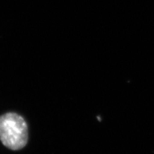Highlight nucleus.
Returning <instances> with one entry per match:
<instances>
[{
    "instance_id": "1",
    "label": "nucleus",
    "mask_w": 154,
    "mask_h": 154,
    "mask_svg": "<svg viewBox=\"0 0 154 154\" xmlns=\"http://www.w3.org/2000/svg\"><path fill=\"white\" fill-rule=\"evenodd\" d=\"M0 140L8 149L17 151L28 141V127L20 115L9 112L0 116Z\"/></svg>"
}]
</instances>
